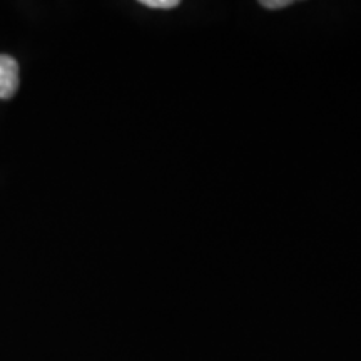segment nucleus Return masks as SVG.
I'll list each match as a JSON object with an SVG mask.
<instances>
[{"label": "nucleus", "mask_w": 361, "mask_h": 361, "mask_svg": "<svg viewBox=\"0 0 361 361\" xmlns=\"http://www.w3.org/2000/svg\"><path fill=\"white\" fill-rule=\"evenodd\" d=\"M19 89V64L16 59L0 56V99L7 101Z\"/></svg>", "instance_id": "nucleus-1"}, {"label": "nucleus", "mask_w": 361, "mask_h": 361, "mask_svg": "<svg viewBox=\"0 0 361 361\" xmlns=\"http://www.w3.org/2000/svg\"><path fill=\"white\" fill-rule=\"evenodd\" d=\"M142 6H146L149 8H164V11H168V8H174L179 6V0H142Z\"/></svg>", "instance_id": "nucleus-2"}, {"label": "nucleus", "mask_w": 361, "mask_h": 361, "mask_svg": "<svg viewBox=\"0 0 361 361\" xmlns=\"http://www.w3.org/2000/svg\"><path fill=\"white\" fill-rule=\"evenodd\" d=\"M261 6L264 8H269V11H278V8H284L291 6V0H261Z\"/></svg>", "instance_id": "nucleus-3"}]
</instances>
